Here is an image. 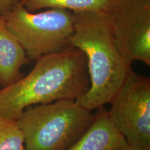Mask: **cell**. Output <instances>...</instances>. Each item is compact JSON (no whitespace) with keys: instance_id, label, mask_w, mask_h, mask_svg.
<instances>
[{"instance_id":"1","label":"cell","mask_w":150,"mask_h":150,"mask_svg":"<svg viewBox=\"0 0 150 150\" xmlns=\"http://www.w3.org/2000/svg\"><path fill=\"white\" fill-rule=\"evenodd\" d=\"M87 60L68 46L36 59L25 76L0 89V114L17 120L26 108L62 99H77L89 88Z\"/></svg>"},{"instance_id":"2","label":"cell","mask_w":150,"mask_h":150,"mask_svg":"<svg viewBox=\"0 0 150 150\" xmlns=\"http://www.w3.org/2000/svg\"><path fill=\"white\" fill-rule=\"evenodd\" d=\"M73 16L70 45L85 54L90 80L88 90L76 101L93 111L109 104L132 67L116 40L107 12H73Z\"/></svg>"},{"instance_id":"3","label":"cell","mask_w":150,"mask_h":150,"mask_svg":"<svg viewBox=\"0 0 150 150\" xmlns=\"http://www.w3.org/2000/svg\"><path fill=\"white\" fill-rule=\"evenodd\" d=\"M95 113L76 100L62 99L26 108L17 120L25 150H67L93 123Z\"/></svg>"},{"instance_id":"4","label":"cell","mask_w":150,"mask_h":150,"mask_svg":"<svg viewBox=\"0 0 150 150\" xmlns=\"http://www.w3.org/2000/svg\"><path fill=\"white\" fill-rule=\"evenodd\" d=\"M3 17L29 59L36 60L70 46L74 31V16L70 11L49 8L30 12L19 1Z\"/></svg>"},{"instance_id":"5","label":"cell","mask_w":150,"mask_h":150,"mask_svg":"<svg viewBox=\"0 0 150 150\" xmlns=\"http://www.w3.org/2000/svg\"><path fill=\"white\" fill-rule=\"evenodd\" d=\"M108 114L127 144L150 149V79L132 69L111 100Z\"/></svg>"},{"instance_id":"6","label":"cell","mask_w":150,"mask_h":150,"mask_svg":"<svg viewBox=\"0 0 150 150\" xmlns=\"http://www.w3.org/2000/svg\"><path fill=\"white\" fill-rule=\"evenodd\" d=\"M107 13L126 59L150 66V0H110Z\"/></svg>"},{"instance_id":"7","label":"cell","mask_w":150,"mask_h":150,"mask_svg":"<svg viewBox=\"0 0 150 150\" xmlns=\"http://www.w3.org/2000/svg\"><path fill=\"white\" fill-rule=\"evenodd\" d=\"M93 123L85 134L67 150H119L127 145L103 107L97 108Z\"/></svg>"},{"instance_id":"8","label":"cell","mask_w":150,"mask_h":150,"mask_svg":"<svg viewBox=\"0 0 150 150\" xmlns=\"http://www.w3.org/2000/svg\"><path fill=\"white\" fill-rule=\"evenodd\" d=\"M29 59L0 16V86L6 87L22 77V66Z\"/></svg>"},{"instance_id":"9","label":"cell","mask_w":150,"mask_h":150,"mask_svg":"<svg viewBox=\"0 0 150 150\" xmlns=\"http://www.w3.org/2000/svg\"><path fill=\"white\" fill-rule=\"evenodd\" d=\"M30 12H36L45 8H60L72 11H105L109 9L110 0H19Z\"/></svg>"},{"instance_id":"10","label":"cell","mask_w":150,"mask_h":150,"mask_svg":"<svg viewBox=\"0 0 150 150\" xmlns=\"http://www.w3.org/2000/svg\"><path fill=\"white\" fill-rule=\"evenodd\" d=\"M0 150H25L22 131L17 120L0 114Z\"/></svg>"},{"instance_id":"11","label":"cell","mask_w":150,"mask_h":150,"mask_svg":"<svg viewBox=\"0 0 150 150\" xmlns=\"http://www.w3.org/2000/svg\"><path fill=\"white\" fill-rule=\"evenodd\" d=\"M18 2L19 0H0V16H4Z\"/></svg>"},{"instance_id":"12","label":"cell","mask_w":150,"mask_h":150,"mask_svg":"<svg viewBox=\"0 0 150 150\" xmlns=\"http://www.w3.org/2000/svg\"><path fill=\"white\" fill-rule=\"evenodd\" d=\"M119 150H150L148 149H145V148H142L140 147H138V146H133L129 144H127L124 147L121 148Z\"/></svg>"}]
</instances>
